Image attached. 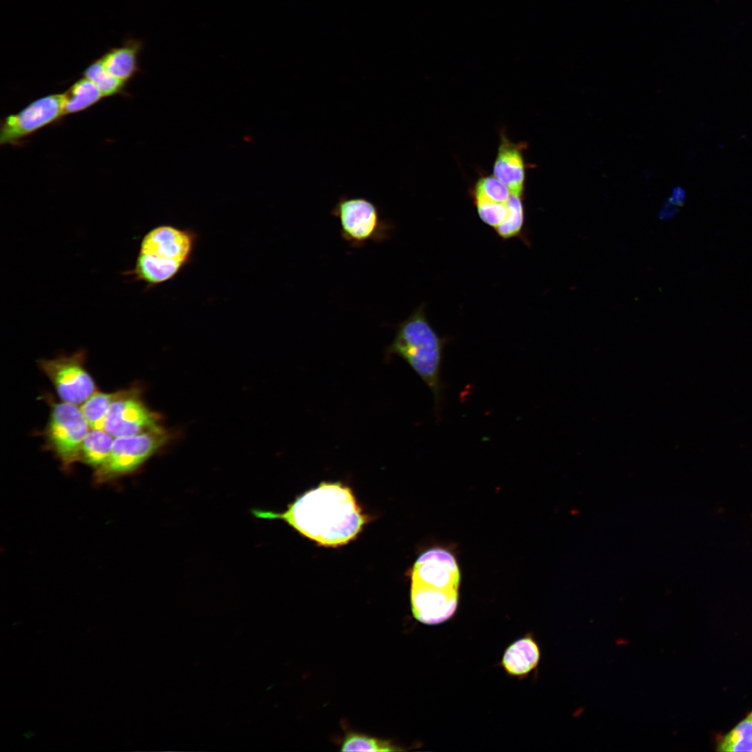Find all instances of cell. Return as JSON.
Instances as JSON below:
<instances>
[{
    "label": "cell",
    "instance_id": "7",
    "mask_svg": "<svg viewBox=\"0 0 752 752\" xmlns=\"http://www.w3.org/2000/svg\"><path fill=\"white\" fill-rule=\"evenodd\" d=\"M90 429L77 405L53 403L45 437L64 467L70 468L80 460L81 447Z\"/></svg>",
    "mask_w": 752,
    "mask_h": 752
},
{
    "label": "cell",
    "instance_id": "18",
    "mask_svg": "<svg viewBox=\"0 0 752 752\" xmlns=\"http://www.w3.org/2000/svg\"><path fill=\"white\" fill-rule=\"evenodd\" d=\"M719 751H752V720L748 716L739 722L719 742Z\"/></svg>",
    "mask_w": 752,
    "mask_h": 752
},
{
    "label": "cell",
    "instance_id": "9",
    "mask_svg": "<svg viewBox=\"0 0 752 752\" xmlns=\"http://www.w3.org/2000/svg\"><path fill=\"white\" fill-rule=\"evenodd\" d=\"M84 354L40 359L38 366L54 384L63 402L82 405L97 391L95 384L84 366Z\"/></svg>",
    "mask_w": 752,
    "mask_h": 752
},
{
    "label": "cell",
    "instance_id": "8",
    "mask_svg": "<svg viewBox=\"0 0 752 752\" xmlns=\"http://www.w3.org/2000/svg\"><path fill=\"white\" fill-rule=\"evenodd\" d=\"M64 116L63 93L42 96L1 119L0 145H22L26 138Z\"/></svg>",
    "mask_w": 752,
    "mask_h": 752
},
{
    "label": "cell",
    "instance_id": "25",
    "mask_svg": "<svg viewBox=\"0 0 752 752\" xmlns=\"http://www.w3.org/2000/svg\"><path fill=\"white\" fill-rule=\"evenodd\" d=\"M748 716L752 720V712H751V714Z\"/></svg>",
    "mask_w": 752,
    "mask_h": 752
},
{
    "label": "cell",
    "instance_id": "11",
    "mask_svg": "<svg viewBox=\"0 0 752 752\" xmlns=\"http://www.w3.org/2000/svg\"><path fill=\"white\" fill-rule=\"evenodd\" d=\"M144 45L141 39L127 38L105 50L99 58L111 75L127 84L141 72L139 57Z\"/></svg>",
    "mask_w": 752,
    "mask_h": 752
},
{
    "label": "cell",
    "instance_id": "3",
    "mask_svg": "<svg viewBox=\"0 0 752 752\" xmlns=\"http://www.w3.org/2000/svg\"><path fill=\"white\" fill-rule=\"evenodd\" d=\"M447 341L437 333L420 306L397 325L395 336L385 350L386 362L394 355L401 357L430 388L437 419L444 402L441 368Z\"/></svg>",
    "mask_w": 752,
    "mask_h": 752
},
{
    "label": "cell",
    "instance_id": "13",
    "mask_svg": "<svg viewBox=\"0 0 752 752\" xmlns=\"http://www.w3.org/2000/svg\"><path fill=\"white\" fill-rule=\"evenodd\" d=\"M540 650L537 642L529 635L522 637L505 650L501 664L510 675L524 677L538 666Z\"/></svg>",
    "mask_w": 752,
    "mask_h": 752
},
{
    "label": "cell",
    "instance_id": "19",
    "mask_svg": "<svg viewBox=\"0 0 752 752\" xmlns=\"http://www.w3.org/2000/svg\"><path fill=\"white\" fill-rule=\"evenodd\" d=\"M393 742L362 733L349 732L341 744L343 751H399Z\"/></svg>",
    "mask_w": 752,
    "mask_h": 752
},
{
    "label": "cell",
    "instance_id": "4",
    "mask_svg": "<svg viewBox=\"0 0 752 752\" xmlns=\"http://www.w3.org/2000/svg\"><path fill=\"white\" fill-rule=\"evenodd\" d=\"M198 233L191 228L164 224L142 238L134 267L128 273L149 288L174 279L193 260Z\"/></svg>",
    "mask_w": 752,
    "mask_h": 752
},
{
    "label": "cell",
    "instance_id": "10",
    "mask_svg": "<svg viewBox=\"0 0 752 752\" xmlns=\"http://www.w3.org/2000/svg\"><path fill=\"white\" fill-rule=\"evenodd\" d=\"M159 418L135 389L120 391L106 414L103 430L114 439L135 435L159 425Z\"/></svg>",
    "mask_w": 752,
    "mask_h": 752
},
{
    "label": "cell",
    "instance_id": "21",
    "mask_svg": "<svg viewBox=\"0 0 752 752\" xmlns=\"http://www.w3.org/2000/svg\"><path fill=\"white\" fill-rule=\"evenodd\" d=\"M474 197H483L499 203H506L510 192L507 186L495 176L480 179L474 188Z\"/></svg>",
    "mask_w": 752,
    "mask_h": 752
},
{
    "label": "cell",
    "instance_id": "16",
    "mask_svg": "<svg viewBox=\"0 0 752 752\" xmlns=\"http://www.w3.org/2000/svg\"><path fill=\"white\" fill-rule=\"evenodd\" d=\"M82 76L90 79L98 88L104 97L115 95L129 96L127 83L116 78L104 67L97 58L89 63Z\"/></svg>",
    "mask_w": 752,
    "mask_h": 752
},
{
    "label": "cell",
    "instance_id": "6",
    "mask_svg": "<svg viewBox=\"0 0 752 752\" xmlns=\"http://www.w3.org/2000/svg\"><path fill=\"white\" fill-rule=\"evenodd\" d=\"M169 434L161 425L143 432L115 438L106 462L95 471L96 483H102L139 468L168 441Z\"/></svg>",
    "mask_w": 752,
    "mask_h": 752
},
{
    "label": "cell",
    "instance_id": "23",
    "mask_svg": "<svg viewBox=\"0 0 752 752\" xmlns=\"http://www.w3.org/2000/svg\"><path fill=\"white\" fill-rule=\"evenodd\" d=\"M677 212V207L673 204L668 198L664 201L659 211L658 217L659 219L666 221L674 217Z\"/></svg>",
    "mask_w": 752,
    "mask_h": 752
},
{
    "label": "cell",
    "instance_id": "12",
    "mask_svg": "<svg viewBox=\"0 0 752 752\" xmlns=\"http://www.w3.org/2000/svg\"><path fill=\"white\" fill-rule=\"evenodd\" d=\"M493 173L505 184L510 194L521 197L525 180L524 159L518 146L503 139L496 158Z\"/></svg>",
    "mask_w": 752,
    "mask_h": 752
},
{
    "label": "cell",
    "instance_id": "22",
    "mask_svg": "<svg viewBox=\"0 0 752 752\" xmlns=\"http://www.w3.org/2000/svg\"><path fill=\"white\" fill-rule=\"evenodd\" d=\"M474 198L479 217L485 223L496 228L506 219V203H496L483 197Z\"/></svg>",
    "mask_w": 752,
    "mask_h": 752
},
{
    "label": "cell",
    "instance_id": "20",
    "mask_svg": "<svg viewBox=\"0 0 752 752\" xmlns=\"http://www.w3.org/2000/svg\"><path fill=\"white\" fill-rule=\"evenodd\" d=\"M506 205V219L496 228L498 235L504 239L519 234L524 224V208L521 197L510 194Z\"/></svg>",
    "mask_w": 752,
    "mask_h": 752
},
{
    "label": "cell",
    "instance_id": "14",
    "mask_svg": "<svg viewBox=\"0 0 752 752\" xmlns=\"http://www.w3.org/2000/svg\"><path fill=\"white\" fill-rule=\"evenodd\" d=\"M63 95L65 116L84 111L104 98L95 84L83 76L76 80Z\"/></svg>",
    "mask_w": 752,
    "mask_h": 752
},
{
    "label": "cell",
    "instance_id": "1",
    "mask_svg": "<svg viewBox=\"0 0 752 752\" xmlns=\"http://www.w3.org/2000/svg\"><path fill=\"white\" fill-rule=\"evenodd\" d=\"M260 519H281L302 535L324 547L354 540L367 522L352 489L340 482H322L281 512L254 509Z\"/></svg>",
    "mask_w": 752,
    "mask_h": 752
},
{
    "label": "cell",
    "instance_id": "2",
    "mask_svg": "<svg viewBox=\"0 0 752 752\" xmlns=\"http://www.w3.org/2000/svg\"><path fill=\"white\" fill-rule=\"evenodd\" d=\"M411 604L414 618L437 625L455 613L458 603L460 572L454 556L439 548L422 554L411 573Z\"/></svg>",
    "mask_w": 752,
    "mask_h": 752
},
{
    "label": "cell",
    "instance_id": "5",
    "mask_svg": "<svg viewBox=\"0 0 752 752\" xmlns=\"http://www.w3.org/2000/svg\"><path fill=\"white\" fill-rule=\"evenodd\" d=\"M330 214L339 221L341 237L353 247L384 241L393 229L390 221L382 217L379 207L364 197L340 196Z\"/></svg>",
    "mask_w": 752,
    "mask_h": 752
},
{
    "label": "cell",
    "instance_id": "24",
    "mask_svg": "<svg viewBox=\"0 0 752 752\" xmlns=\"http://www.w3.org/2000/svg\"><path fill=\"white\" fill-rule=\"evenodd\" d=\"M686 196V190L680 186H676L673 188L671 196L668 198L673 204L678 207L684 204Z\"/></svg>",
    "mask_w": 752,
    "mask_h": 752
},
{
    "label": "cell",
    "instance_id": "15",
    "mask_svg": "<svg viewBox=\"0 0 752 752\" xmlns=\"http://www.w3.org/2000/svg\"><path fill=\"white\" fill-rule=\"evenodd\" d=\"M114 438L103 429H90L85 437L80 451V460L95 470L107 460Z\"/></svg>",
    "mask_w": 752,
    "mask_h": 752
},
{
    "label": "cell",
    "instance_id": "17",
    "mask_svg": "<svg viewBox=\"0 0 752 752\" xmlns=\"http://www.w3.org/2000/svg\"><path fill=\"white\" fill-rule=\"evenodd\" d=\"M120 391L113 393L96 391L79 407L91 429H103L104 421L111 403Z\"/></svg>",
    "mask_w": 752,
    "mask_h": 752
}]
</instances>
